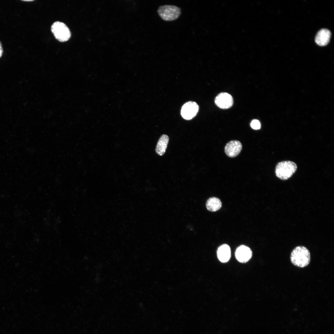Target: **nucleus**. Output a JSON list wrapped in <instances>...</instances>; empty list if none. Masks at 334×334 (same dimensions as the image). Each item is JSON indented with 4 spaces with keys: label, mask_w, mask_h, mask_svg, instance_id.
<instances>
[{
    "label": "nucleus",
    "mask_w": 334,
    "mask_h": 334,
    "mask_svg": "<svg viewBox=\"0 0 334 334\" xmlns=\"http://www.w3.org/2000/svg\"><path fill=\"white\" fill-rule=\"evenodd\" d=\"M199 109V106L196 102L191 101L187 102L182 107L181 115L184 119L190 120L196 115Z\"/></svg>",
    "instance_id": "obj_5"
},
{
    "label": "nucleus",
    "mask_w": 334,
    "mask_h": 334,
    "mask_svg": "<svg viewBox=\"0 0 334 334\" xmlns=\"http://www.w3.org/2000/svg\"><path fill=\"white\" fill-rule=\"evenodd\" d=\"M3 53V49L2 46V44L0 41V58L2 56Z\"/></svg>",
    "instance_id": "obj_14"
},
{
    "label": "nucleus",
    "mask_w": 334,
    "mask_h": 334,
    "mask_svg": "<svg viewBox=\"0 0 334 334\" xmlns=\"http://www.w3.org/2000/svg\"><path fill=\"white\" fill-rule=\"evenodd\" d=\"M331 36V32L329 30L325 28L322 29L317 33L315 41L319 46H325L329 42Z\"/></svg>",
    "instance_id": "obj_9"
},
{
    "label": "nucleus",
    "mask_w": 334,
    "mask_h": 334,
    "mask_svg": "<svg viewBox=\"0 0 334 334\" xmlns=\"http://www.w3.org/2000/svg\"><path fill=\"white\" fill-rule=\"evenodd\" d=\"M23 1H27H27L28 2H31V1H33V0H23Z\"/></svg>",
    "instance_id": "obj_15"
},
{
    "label": "nucleus",
    "mask_w": 334,
    "mask_h": 334,
    "mask_svg": "<svg viewBox=\"0 0 334 334\" xmlns=\"http://www.w3.org/2000/svg\"><path fill=\"white\" fill-rule=\"evenodd\" d=\"M157 12L159 16L164 20L172 21L179 17L181 14V11L177 6L165 5L159 7Z\"/></svg>",
    "instance_id": "obj_3"
},
{
    "label": "nucleus",
    "mask_w": 334,
    "mask_h": 334,
    "mask_svg": "<svg viewBox=\"0 0 334 334\" xmlns=\"http://www.w3.org/2000/svg\"><path fill=\"white\" fill-rule=\"evenodd\" d=\"M169 141L168 136L166 135H162L157 142L156 152L160 156H162L165 152Z\"/></svg>",
    "instance_id": "obj_11"
},
{
    "label": "nucleus",
    "mask_w": 334,
    "mask_h": 334,
    "mask_svg": "<svg viewBox=\"0 0 334 334\" xmlns=\"http://www.w3.org/2000/svg\"><path fill=\"white\" fill-rule=\"evenodd\" d=\"M218 259L222 262H226L229 261L231 256V250L229 246L225 244L220 246L217 251Z\"/></svg>",
    "instance_id": "obj_10"
},
{
    "label": "nucleus",
    "mask_w": 334,
    "mask_h": 334,
    "mask_svg": "<svg viewBox=\"0 0 334 334\" xmlns=\"http://www.w3.org/2000/svg\"><path fill=\"white\" fill-rule=\"evenodd\" d=\"M297 168L296 164L293 161H282L278 163L276 165L275 174L280 179L287 180L292 176L296 171Z\"/></svg>",
    "instance_id": "obj_2"
},
{
    "label": "nucleus",
    "mask_w": 334,
    "mask_h": 334,
    "mask_svg": "<svg viewBox=\"0 0 334 334\" xmlns=\"http://www.w3.org/2000/svg\"><path fill=\"white\" fill-rule=\"evenodd\" d=\"M215 102L219 108L226 109L230 108L232 105L233 100L230 95L226 92H222L216 96Z\"/></svg>",
    "instance_id": "obj_6"
},
{
    "label": "nucleus",
    "mask_w": 334,
    "mask_h": 334,
    "mask_svg": "<svg viewBox=\"0 0 334 334\" xmlns=\"http://www.w3.org/2000/svg\"><path fill=\"white\" fill-rule=\"evenodd\" d=\"M290 259L292 263L294 266L299 268H304L310 263V253L306 247L298 246L292 251Z\"/></svg>",
    "instance_id": "obj_1"
},
{
    "label": "nucleus",
    "mask_w": 334,
    "mask_h": 334,
    "mask_svg": "<svg viewBox=\"0 0 334 334\" xmlns=\"http://www.w3.org/2000/svg\"><path fill=\"white\" fill-rule=\"evenodd\" d=\"M242 148V144L240 141L237 140H232L226 144L225 148V152L228 156L234 157L239 154Z\"/></svg>",
    "instance_id": "obj_7"
},
{
    "label": "nucleus",
    "mask_w": 334,
    "mask_h": 334,
    "mask_svg": "<svg viewBox=\"0 0 334 334\" xmlns=\"http://www.w3.org/2000/svg\"><path fill=\"white\" fill-rule=\"evenodd\" d=\"M51 30L55 38L60 41H67L71 36V33L69 28L62 22L59 21L55 22L51 26Z\"/></svg>",
    "instance_id": "obj_4"
},
{
    "label": "nucleus",
    "mask_w": 334,
    "mask_h": 334,
    "mask_svg": "<svg viewBox=\"0 0 334 334\" xmlns=\"http://www.w3.org/2000/svg\"><path fill=\"white\" fill-rule=\"evenodd\" d=\"M221 206L222 203L220 200L215 197L209 198L206 203L207 209L211 212H215L219 210L221 208Z\"/></svg>",
    "instance_id": "obj_12"
},
{
    "label": "nucleus",
    "mask_w": 334,
    "mask_h": 334,
    "mask_svg": "<svg viewBox=\"0 0 334 334\" xmlns=\"http://www.w3.org/2000/svg\"><path fill=\"white\" fill-rule=\"evenodd\" d=\"M251 128L255 130L259 129L261 127V124L259 121L256 119L253 120L250 123Z\"/></svg>",
    "instance_id": "obj_13"
},
{
    "label": "nucleus",
    "mask_w": 334,
    "mask_h": 334,
    "mask_svg": "<svg viewBox=\"0 0 334 334\" xmlns=\"http://www.w3.org/2000/svg\"><path fill=\"white\" fill-rule=\"evenodd\" d=\"M235 255L237 259L239 262L246 263L251 258L252 252L249 247L241 245L237 249Z\"/></svg>",
    "instance_id": "obj_8"
}]
</instances>
